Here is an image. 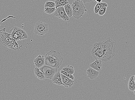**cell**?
<instances>
[{
  "instance_id": "6",
  "label": "cell",
  "mask_w": 135,
  "mask_h": 100,
  "mask_svg": "<svg viewBox=\"0 0 135 100\" xmlns=\"http://www.w3.org/2000/svg\"><path fill=\"white\" fill-rule=\"evenodd\" d=\"M54 15L55 16L64 21L70 20V18L66 13L64 7H60L56 8Z\"/></svg>"
},
{
  "instance_id": "10",
  "label": "cell",
  "mask_w": 135,
  "mask_h": 100,
  "mask_svg": "<svg viewBox=\"0 0 135 100\" xmlns=\"http://www.w3.org/2000/svg\"><path fill=\"white\" fill-rule=\"evenodd\" d=\"M102 61L100 59H96V60L90 65V67L97 71H100L102 69L103 65Z\"/></svg>"
},
{
  "instance_id": "4",
  "label": "cell",
  "mask_w": 135,
  "mask_h": 100,
  "mask_svg": "<svg viewBox=\"0 0 135 100\" xmlns=\"http://www.w3.org/2000/svg\"><path fill=\"white\" fill-rule=\"evenodd\" d=\"M49 31L48 25L42 21H37L34 26V32L36 35H44L47 33Z\"/></svg>"
},
{
  "instance_id": "9",
  "label": "cell",
  "mask_w": 135,
  "mask_h": 100,
  "mask_svg": "<svg viewBox=\"0 0 135 100\" xmlns=\"http://www.w3.org/2000/svg\"><path fill=\"white\" fill-rule=\"evenodd\" d=\"M86 73L88 77L91 80H93L99 76V71L90 67L87 70Z\"/></svg>"
},
{
  "instance_id": "18",
  "label": "cell",
  "mask_w": 135,
  "mask_h": 100,
  "mask_svg": "<svg viewBox=\"0 0 135 100\" xmlns=\"http://www.w3.org/2000/svg\"><path fill=\"white\" fill-rule=\"evenodd\" d=\"M56 9V7H45L44 12L46 13L51 15L55 12Z\"/></svg>"
},
{
  "instance_id": "25",
  "label": "cell",
  "mask_w": 135,
  "mask_h": 100,
  "mask_svg": "<svg viewBox=\"0 0 135 100\" xmlns=\"http://www.w3.org/2000/svg\"><path fill=\"white\" fill-rule=\"evenodd\" d=\"M133 92H134V94L135 95V90H134V91Z\"/></svg>"
},
{
  "instance_id": "15",
  "label": "cell",
  "mask_w": 135,
  "mask_h": 100,
  "mask_svg": "<svg viewBox=\"0 0 135 100\" xmlns=\"http://www.w3.org/2000/svg\"><path fill=\"white\" fill-rule=\"evenodd\" d=\"M134 76L132 75L130 78L128 83L129 89L131 92H134L135 89V82L134 80Z\"/></svg>"
},
{
  "instance_id": "24",
  "label": "cell",
  "mask_w": 135,
  "mask_h": 100,
  "mask_svg": "<svg viewBox=\"0 0 135 100\" xmlns=\"http://www.w3.org/2000/svg\"><path fill=\"white\" fill-rule=\"evenodd\" d=\"M134 82H135V75L134 76Z\"/></svg>"
},
{
  "instance_id": "22",
  "label": "cell",
  "mask_w": 135,
  "mask_h": 100,
  "mask_svg": "<svg viewBox=\"0 0 135 100\" xmlns=\"http://www.w3.org/2000/svg\"><path fill=\"white\" fill-rule=\"evenodd\" d=\"M81 1H82L84 4H85L91 1L92 0H81Z\"/></svg>"
},
{
  "instance_id": "20",
  "label": "cell",
  "mask_w": 135,
  "mask_h": 100,
  "mask_svg": "<svg viewBox=\"0 0 135 100\" xmlns=\"http://www.w3.org/2000/svg\"><path fill=\"white\" fill-rule=\"evenodd\" d=\"M60 72L61 73L65 75L70 78L71 79L73 80L75 78L73 74H72L62 70Z\"/></svg>"
},
{
  "instance_id": "17",
  "label": "cell",
  "mask_w": 135,
  "mask_h": 100,
  "mask_svg": "<svg viewBox=\"0 0 135 100\" xmlns=\"http://www.w3.org/2000/svg\"><path fill=\"white\" fill-rule=\"evenodd\" d=\"M62 70L73 75L75 72L74 68L72 65H68L65 66L62 68Z\"/></svg>"
},
{
  "instance_id": "1",
  "label": "cell",
  "mask_w": 135,
  "mask_h": 100,
  "mask_svg": "<svg viewBox=\"0 0 135 100\" xmlns=\"http://www.w3.org/2000/svg\"><path fill=\"white\" fill-rule=\"evenodd\" d=\"M116 44L110 38L94 44L91 54L95 59L106 62L110 61L115 54Z\"/></svg>"
},
{
  "instance_id": "2",
  "label": "cell",
  "mask_w": 135,
  "mask_h": 100,
  "mask_svg": "<svg viewBox=\"0 0 135 100\" xmlns=\"http://www.w3.org/2000/svg\"><path fill=\"white\" fill-rule=\"evenodd\" d=\"M46 65L57 69L61 66L63 59L59 51L51 50L45 56Z\"/></svg>"
},
{
  "instance_id": "7",
  "label": "cell",
  "mask_w": 135,
  "mask_h": 100,
  "mask_svg": "<svg viewBox=\"0 0 135 100\" xmlns=\"http://www.w3.org/2000/svg\"><path fill=\"white\" fill-rule=\"evenodd\" d=\"M61 75L63 85L65 87H70L74 85V81L73 80L62 73H61Z\"/></svg>"
},
{
  "instance_id": "23",
  "label": "cell",
  "mask_w": 135,
  "mask_h": 100,
  "mask_svg": "<svg viewBox=\"0 0 135 100\" xmlns=\"http://www.w3.org/2000/svg\"><path fill=\"white\" fill-rule=\"evenodd\" d=\"M102 0H95V2H97V3H100L102 2Z\"/></svg>"
},
{
  "instance_id": "16",
  "label": "cell",
  "mask_w": 135,
  "mask_h": 100,
  "mask_svg": "<svg viewBox=\"0 0 135 100\" xmlns=\"http://www.w3.org/2000/svg\"><path fill=\"white\" fill-rule=\"evenodd\" d=\"M55 2L56 8L60 7H64L66 4L69 3L67 0H55Z\"/></svg>"
},
{
  "instance_id": "14",
  "label": "cell",
  "mask_w": 135,
  "mask_h": 100,
  "mask_svg": "<svg viewBox=\"0 0 135 100\" xmlns=\"http://www.w3.org/2000/svg\"><path fill=\"white\" fill-rule=\"evenodd\" d=\"M34 73L36 77L38 78L39 79L41 80L45 79V77L44 75L39 68L36 67L34 69Z\"/></svg>"
},
{
  "instance_id": "8",
  "label": "cell",
  "mask_w": 135,
  "mask_h": 100,
  "mask_svg": "<svg viewBox=\"0 0 135 100\" xmlns=\"http://www.w3.org/2000/svg\"><path fill=\"white\" fill-rule=\"evenodd\" d=\"M36 67L40 68L46 64V60L45 56L40 55L36 57L34 60Z\"/></svg>"
},
{
  "instance_id": "13",
  "label": "cell",
  "mask_w": 135,
  "mask_h": 100,
  "mask_svg": "<svg viewBox=\"0 0 135 100\" xmlns=\"http://www.w3.org/2000/svg\"><path fill=\"white\" fill-rule=\"evenodd\" d=\"M108 6L107 3L104 2L97 3L94 8V11L95 14H97L100 9L103 7H107Z\"/></svg>"
},
{
  "instance_id": "26",
  "label": "cell",
  "mask_w": 135,
  "mask_h": 100,
  "mask_svg": "<svg viewBox=\"0 0 135 100\" xmlns=\"http://www.w3.org/2000/svg\"><path fill=\"white\" fill-rule=\"evenodd\" d=\"M93 1H95V0H93Z\"/></svg>"
},
{
  "instance_id": "3",
  "label": "cell",
  "mask_w": 135,
  "mask_h": 100,
  "mask_svg": "<svg viewBox=\"0 0 135 100\" xmlns=\"http://www.w3.org/2000/svg\"><path fill=\"white\" fill-rule=\"evenodd\" d=\"M81 0H75L71 5L73 10V16L77 19L83 17L86 8Z\"/></svg>"
},
{
  "instance_id": "12",
  "label": "cell",
  "mask_w": 135,
  "mask_h": 100,
  "mask_svg": "<svg viewBox=\"0 0 135 100\" xmlns=\"http://www.w3.org/2000/svg\"><path fill=\"white\" fill-rule=\"evenodd\" d=\"M64 7L66 13L69 17L73 16V10L71 5L68 3L65 5Z\"/></svg>"
},
{
  "instance_id": "5",
  "label": "cell",
  "mask_w": 135,
  "mask_h": 100,
  "mask_svg": "<svg viewBox=\"0 0 135 100\" xmlns=\"http://www.w3.org/2000/svg\"><path fill=\"white\" fill-rule=\"evenodd\" d=\"M39 68L42 72L45 78L50 79H52L57 71V68L52 67L46 64Z\"/></svg>"
},
{
  "instance_id": "21",
  "label": "cell",
  "mask_w": 135,
  "mask_h": 100,
  "mask_svg": "<svg viewBox=\"0 0 135 100\" xmlns=\"http://www.w3.org/2000/svg\"><path fill=\"white\" fill-rule=\"evenodd\" d=\"M107 7H102L100 9L98 12V14L100 16H103L105 13Z\"/></svg>"
},
{
  "instance_id": "11",
  "label": "cell",
  "mask_w": 135,
  "mask_h": 100,
  "mask_svg": "<svg viewBox=\"0 0 135 100\" xmlns=\"http://www.w3.org/2000/svg\"><path fill=\"white\" fill-rule=\"evenodd\" d=\"M52 82L54 84L58 86L62 85L61 73L57 71L52 79Z\"/></svg>"
},
{
  "instance_id": "19",
  "label": "cell",
  "mask_w": 135,
  "mask_h": 100,
  "mask_svg": "<svg viewBox=\"0 0 135 100\" xmlns=\"http://www.w3.org/2000/svg\"><path fill=\"white\" fill-rule=\"evenodd\" d=\"M56 4L55 2L51 1H47L45 5V7H55Z\"/></svg>"
}]
</instances>
